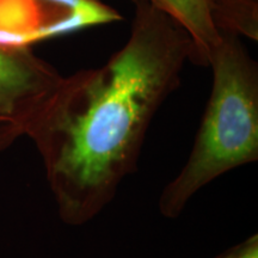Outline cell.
Here are the masks:
<instances>
[{
  "label": "cell",
  "mask_w": 258,
  "mask_h": 258,
  "mask_svg": "<svg viewBox=\"0 0 258 258\" xmlns=\"http://www.w3.org/2000/svg\"><path fill=\"white\" fill-rule=\"evenodd\" d=\"M220 32L209 54L213 84L190 156L158 206L177 218L196 192L228 171L258 159V66L240 36Z\"/></svg>",
  "instance_id": "obj_2"
},
{
  "label": "cell",
  "mask_w": 258,
  "mask_h": 258,
  "mask_svg": "<svg viewBox=\"0 0 258 258\" xmlns=\"http://www.w3.org/2000/svg\"><path fill=\"white\" fill-rule=\"evenodd\" d=\"M188 61V32L140 0L121 49L101 67L63 77L29 139L64 224L95 219L137 171L148 127Z\"/></svg>",
  "instance_id": "obj_1"
},
{
  "label": "cell",
  "mask_w": 258,
  "mask_h": 258,
  "mask_svg": "<svg viewBox=\"0 0 258 258\" xmlns=\"http://www.w3.org/2000/svg\"><path fill=\"white\" fill-rule=\"evenodd\" d=\"M131 2H133L134 4H137V3H138V2H140V0H131Z\"/></svg>",
  "instance_id": "obj_7"
},
{
  "label": "cell",
  "mask_w": 258,
  "mask_h": 258,
  "mask_svg": "<svg viewBox=\"0 0 258 258\" xmlns=\"http://www.w3.org/2000/svg\"><path fill=\"white\" fill-rule=\"evenodd\" d=\"M150 5L176 22L191 38L194 62L207 66L209 54L220 42V32L212 18L207 0H146Z\"/></svg>",
  "instance_id": "obj_4"
},
{
  "label": "cell",
  "mask_w": 258,
  "mask_h": 258,
  "mask_svg": "<svg viewBox=\"0 0 258 258\" xmlns=\"http://www.w3.org/2000/svg\"><path fill=\"white\" fill-rule=\"evenodd\" d=\"M219 31L258 40L257 0H207Z\"/></svg>",
  "instance_id": "obj_5"
},
{
  "label": "cell",
  "mask_w": 258,
  "mask_h": 258,
  "mask_svg": "<svg viewBox=\"0 0 258 258\" xmlns=\"http://www.w3.org/2000/svg\"><path fill=\"white\" fill-rule=\"evenodd\" d=\"M62 78L29 46L0 43V153L30 137Z\"/></svg>",
  "instance_id": "obj_3"
},
{
  "label": "cell",
  "mask_w": 258,
  "mask_h": 258,
  "mask_svg": "<svg viewBox=\"0 0 258 258\" xmlns=\"http://www.w3.org/2000/svg\"><path fill=\"white\" fill-rule=\"evenodd\" d=\"M215 258H258V235H251Z\"/></svg>",
  "instance_id": "obj_6"
}]
</instances>
